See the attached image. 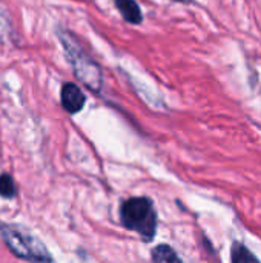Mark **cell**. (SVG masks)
<instances>
[{"instance_id":"obj_9","label":"cell","mask_w":261,"mask_h":263,"mask_svg":"<svg viewBox=\"0 0 261 263\" xmlns=\"http://www.w3.org/2000/svg\"><path fill=\"white\" fill-rule=\"evenodd\" d=\"M17 194V186L9 174H0V196L3 199H12Z\"/></svg>"},{"instance_id":"obj_4","label":"cell","mask_w":261,"mask_h":263,"mask_svg":"<svg viewBox=\"0 0 261 263\" xmlns=\"http://www.w3.org/2000/svg\"><path fill=\"white\" fill-rule=\"evenodd\" d=\"M60 100H62V106L65 108L66 112L77 114V112H80L83 109L85 102H86V97H85V94L82 92V89L75 83L66 82L62 86Z\"/></svg>"},{"instance_id":"obj_2","label":"cell","mask_w":261,"mask_h":263,"mask_svg":"<svg viewBox=\"0 0 261 263\" xmlns=\"http://www.w3.org/2000/svg\"><path fill=\"white\" fill-rule=\"evenodd\" d=\"M122 225L137 233L145 242H151L157 234L158 217L149 197H131L120 206Z\"/></svg>"},{"instance_id":"obj_7","label":"cell","mask_w":261,"mask_h":263,"mask_svg":"<svg viewBox=\"0 0 261 263\" xmlns=\"http://www.w3.org/2000/svg\"><path fill=\"white\" fill-rule=\"evenodd\" d=\"M232 263H261L255 254H252L243 243H234L231 251Z\"/></svg>"},{"instance_id":"obj_5","label":"cell","mask_w":261,"mask_h":263,"mask_svg":"<svg viewBox=\"0 0 261 263\" xmlns=\"http://www.w3.org/2000/svg\"><path fill=\"white\" fill-rule=\"evenodd\" d=\"M115 6L123 15V18L132 25H138L143 22V14L137 2L134 0H115Z\"/></svg>"},{"instance_id":"obj_6","label":"cell","mask_w":261,"mask_h":263,"mask_svg":"<svg viewBox=\"0 0 261 263\" xmlns=\"http://www.w3.org/2000/svg\"><path fill=\"white\" fill-rule=\"evenodd\" d=\"M151 259L152 263H183L177 251L166 243L155 247L151 253Z\"/></svg>"},{"instance_id":"obj_10","label":"cell","mask_w":261,"mask_h":263,"mask_svg":"<svg viewBox=\"0 0 261 263\" xmlns=\"http://www.w3.org/2000/svg\"><path fill=\"white\" fill-rule=\"evenodd\" d=\"M178 2H188V0H178Z\"/></svg>"},{"instance_id":"obj_3","label":"cell","mask_w":261,"mask_h":263,"mask_svg":"<svg viewBox=\"0 0 261 263\" xmlns=\"http://www.w3.org/2000/svg\"><path fill=\"white\" fill-rule=\"evenodd\" d=\"M0 236L15 257L29 263H52V257L45 243L29 231L17 225L0 222Z\"/></svg>"},{"instance_id":"obj_8","label":"cell","mask_w":261,"mask_h":263,"mask_svg":"<svg viewBox=\"0 0 261 263\" xmlns=\"http://www.w3.org/2000/svg\"><path fill=\"white\" fill-rule=\"evenodd\" d=\"M12 35H14V26H12L11 15L5 8V5L0 3V42L11 40Z\"/></svg>"},{"instance_id":"obj_1","label":"cell","mask_w":261,"mask_h":263,"mask_svg":"<svg viewBox=\"0 0 261 263\" xmlns=\"http://www.w3.org/2000/svg\"><path fill=\"white\" fill-rule=\"evenodd\" d=\"M58 39L65 48L69 65L78 82H82L92 92H100L103 86V72L102 68L91 59V55L83 49L78 40L66 29H58Z\"/></svg>"}]
</instances>
